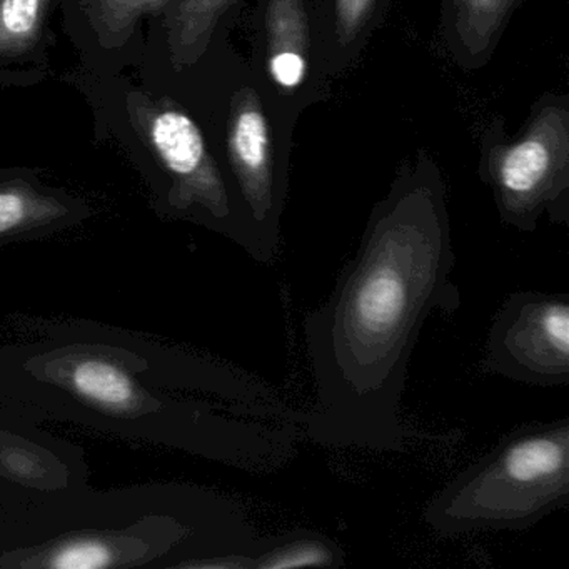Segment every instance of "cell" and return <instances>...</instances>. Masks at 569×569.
Returning a JSON list of instances; mask_svg holds the SVG:
<instances>
[{"label":"cell","mask_w":569,"mask_h":569,"mask_svg":"<svg viewBox=\"0 0 569 569\" xmlns=\"http://www.w3.org/2000/svg\"><path fill=\"white\" fill-rule=\"evenodd\" d=\"M455 266L439 186H401L372 212L331 296L302 319L316 391L306 436L336 448H405L409 361L432 311L461 306Z\"/></svg>","instance_id":"cell-1"},{"label":"cell","mask_w":569,"mask_h":569,"mask_svg":"<svg viewBox=\"0 0 569 569\" xmlns=\"http://www.w3.org/2000/svg\"><path fill=\"white\" fill-rule=\"evenodd\" d=\"M569 505V418L531 422L429 501L422 521L441 536L526 531Z\"/></svg>","instance_id":"cell-2"},{"label":"cell","mask_w":569,"mask_h":569,"mask_svg":"<svg viewBox=\"0 0 569 569\" xmlns=\"http://www.w3.org/2000/svg\"><path fill=\"white\" fill-rule=\"evenodd\" d=\"M569 114L545 108L512 144L496 146L489 156V181L501 219L525 232L535 231L548 211L552 222L568 221Z\"/></svg>","instance_id":"cell-3"},{"label":"cell","mask_w":569,"mask_h":569,"mask_svg":"<svg viewBox=\"0 0 569 569\" xmlns=\"http://www.w3.org/2000/svg\"><path fill=\"white\" fill-rule=\"evenodd\" d=\"M481 369L521 385H568V292L508 296L489 326Z\"/></svg>","instance_id":"cell-4"},{"label":"cell","mask_w":569,"mask_h":569,"mask_svg":"<svg viewBox=\"0 0 569 569\" xmlns=\"http://www.w3.org/2000/svg\"><path fill=\"white\" fill-rule=\"evenodd\" d=\"M126 104L139 138L174 179L179 199L186 204L198 202L216 218H229L228 191L198 124L169 99L154 101L131 92Z\"/></svg>","instance_id":"cell-5"},{"label":"cell","mask_w":569,"mask_h":569,"mask_svg":"<svg viewBox=\"0 0 569 569\" xmlns=\"http://www.w3.org/2000/svg\"><path fill=\"white\" fill-rule=\"evenodd\" d=\"M228 154L251 222L256 262L271 264L278 254V196L268 119L258 92H236L228 124Z\"/></svg>","instance_id":"cell-6"},{"label":"cell","mask_w":569,"mask_h":569,"mask_svg":"<svg viewBox=\"0 0 569 569\" xmlns=\"http://www.w3.org/2000/svg\"><path fill=\"white\" fill-rule=\"evenodd\" d=\"M268 66L272 81L291 91L305 82L309 59V21L302 0H268Z\"/></svg>","instance_id":"cell-7"},{"label":"cell","mask_w":569,"mask_h":569,"mask_svg":"<svg viewBox=\"0 0 569 569\" xmlns=\"http://www.w3.org/2000/svg\"><path fill=\"white\" fill-rule=\"evenodd\" d=\"M236 0H171L166 9L168 48L176 69L191 68L208 51L216 26Z\"/></svg>","instance_id":"cell-8"},{"label":"cell","mask_w":569,"mask_h":569,"mask_svg":"<svg viewBox=\"0 0 569 569\" xmlns=\"http://www.w3.org/2000/svg\"><path fill=\"white\" fill-rule=\"evenodd\" d=\"M342 562V549L309 529L259 541L249 556V568L254 569L339 568Z\"/></svg>","instance_id":"cell-9"},{"label":"cell","mask_w":569,"mask_h":569,"mask_svg":"<svg viewBox=\"0 0 569 569\" xmlns=\"http://www.w3.org/2000/svg\"><path fill=\"white\" fill-rule=\"evenodd\" d=\"M171 0H81L86 19L106 49L124 46L142 19L164 14Z\"/></svg>","instance_id":"cell-10"},{"label":"cell","mask_w":569,"mask_h":569,"mask_svg":"<svg viewBox=\"0 0 569 569\" xmlns=\"http://www.w3.org/2000/svg\"><path fill=\"white\" fill-rule=\"evenodd\" d=\"M516 0H455L456 34L471 56H481L495 41Z\"/></svg>","instance_id":"cell-11"},{"label":"cell","mask_w":569,"mask_h":569,"mask_svg":"<svg viewBox=\"0 0 569 569\" xmlns=\"http://www.w3.org/2000/svg\"><path fill=\"white\" fill-rule=\"evenodd\" d=\"M49 0H0V58L34 49L44 29Z\"/></svg>","instance_id":"cell-12"},{"label":"cell","mask_w":569,"mask_h":569,"mask_svg":"<svg viewBox=\"0 0 569 569\" xmlns=\"http://www.w3.org/2000/svg\"><path fill=\"white\" fill-rule=\"evenodd\" d=\"M74 385L82 395L104 405H124L131 399V381L114 366L88 361L74 372Z\"/></svg>","instance_id":"cell-13"},{"label":"cell","mask_w":569,"mask_h":569,"mask_svg":"<svg viewBox=\"0 0 569 569\" xmlns=\"http://www.w3.org/2000/svg\"><path fill=\"white\" fill-rule=\"evenodd\" d=\"M375 0H336V36L348 46L358 38L371 14Z\"/></svg>","instance_id":"cell-14"},{"label":"cell","mask_w":569,"mask_h":569,"mask_svg":"<svg viewBox=\"0 0 569 569\" xmlns=\"http://www.w3.org/2000/svg\"><path fill=\"white\" fill-rule=\"evenodd\" d=\"M109 551L98 542H79L59 552L52 565L61 569H99L108 566Z\"/></svg>","instance_id":"cell-15"},{"label":"cell","mask_w":569,"mask_h":569,"mask_svg":"<svg viewBox=\"0 0 569 569\" xmlns=\"http://www.w3.org/2000/svg\"><path fill=\"white\" fill-rule=\"evenodd\" d=\"M28 198L21 192H0V234L21 224L28 214Z\"/></svg>","instance_id":"cell-16"}]
</instances>
